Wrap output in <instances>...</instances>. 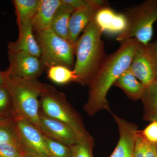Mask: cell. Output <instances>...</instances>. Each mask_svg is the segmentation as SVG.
I'll return each mask as SVG.
<instances>
[{"instance_id":"ba28073f","label":"cell","mask_w":157,"mask_h":157,"mask_svg":"<svg viewBox=\"0 0 157 157\" xmlns=\"http://www.w3.org/2000/svg\"><path fill=\"white\" fill-rule=\"evenodd\" d=\"M9 67L4 72L7 78L33 79L42 75L45 70L40 59L23 52H8Z\"/></svg>"},{"instance_id":"484cf974","label":"cell","mask_w":157,"mask_h":157,"mask_svg":"<svg viewBox=\"0 0 157 157\" xmlns=\"http://www.w3.org/2000/svg\"><path fill=\"white\" fill-rule=\"evenodd\" d=\"M63 2L76 10L91 6L94 0H62Z\"/></svg>"},{"instance_id":"ac0fdd59","label":"cell","mask_w":157,"mask_h":157,"mask_svg":"<svg viewBox=\"0 0 157 157\" xmlns=\"http://www.w3.org/2000/svg\"><path fill=\"white\" fill-rule=\"evenodd\" d=\"M74 9L63 2L56 11L52 20L50 29L59 36L69 41V21Z\"/></svg>"},{"instance_id":"8fae6325","label":"cell","mask_w":157,"mask_h":157,"mask_svg":"<svg viewBox=\"0 0 157 157\" xmlns=\"http://www.w3.org/2000/svg\"><path fill=\"white\" fill-rule=\"evenodd\" d=\"M111 114L117 124L119 137L116 147L109 157H134L135 137L139 130L138 127L113 113Z\"/></svg>"},{"instance_id":"5bb4252c","label":"cell","mask_w":157,"mask_h":157,"mask_svg":"<svg viewBox=\"0 0 157 157\" xmlns=\"http://www.w3.org/2000/svg\"><path fill=\"white\" fill-rule=\"evenodd\" d=\"M94 21L103 32L119 35L127 26L125 16L122 12L117 13L109 6L99 9L95 16Z\"/></svg>"},{"instance_id":"7402d4cb","label":"cell","mask_w":157,"mask_h":157,"mask_svg":"<svg viewBox=\"0 0 157 157\" xmlns=\"http://www.w3.org/2000/svg\"><path fill=\"white\" fill-rule=\"evenodd\" d=\"M94 139L90 135L70 147L72 157H94L93 150L94 146Z\"/></svg>"},{"instance_id":"4316f807","label":"cell","mask_w":157,"mask_h":157,"mask_svg":"<svg viewBox=\"0 0 157 157\" xmlns=\"http://www.w3.org/2000/svg\"><path fill=\"white\" fill-rule=\"evenodd\" d=\"M143 157H157V144L149 142Z\"/></svg>"},{"instance_id":"52a82bcc","label":"cell","mask_w":157,"mask_h":157,"mask_svg":"<svg viewBox=\"0 0 157 157\" xmlns=\"http://www.w3.org/2000/svg\"><path fill=\"white\" fill-rule=\"evenodd\" d=\"M130 67L145 87L156 80L157 40L145 45L140 43Z\"/></svg>"},{"instance_id":"9a60e30c","label":"cell","mask_w":157,"mask_h":157,"mask_svg":"<svg viewBox=\"0 0 157 157\" xmlns=\"http://www.w3.org/2000/svg\"><path fill=\"white\" fill-rule=\"evenodd\" d=\"M62 0H39L38 9L33 19V29L38 32L50 29L52 20Z\"/></svg>"},{"instance_id":"7a4b0ae2","label":"cell","mask_w":157,"mask_h":157,"mask_svg":"<svg viewBox=\"0 0 157 157\" xmlns=\"http://www.w3.org/2000/svg\"><path fill=\"white\" fill-rule=\"evenodd\" d=\"M103 32L94 19L85 29L76 43V60L73 68L75 82L88 86L105 57Z\"/></svg>"},{"instance_id":"277c9868","label":"cell","mask_w":157,"mask_h":157,"mask_svg":"<svg viewBox=\"0 0 157 157\" xmlns=\"http://www.w3.org/2000/svg\"><path fill=\"white\" fill-rule=\"evenodd\" d=\"M40 111L66 124L73 130L78 140L90 135L80 114L69 103L65 94L50 85L46 84L40 96Z\"/></svg>"},{"instance_id":"3957f363","label":"cell","mask_w":157,"mask_h":157,"mask_svg":"<svg viewBox=\"0 0 157 157\" xmlns=\"http://www.w3.org/2000/svg\"><path fill=\"white\" fill-rule=\"evenodd\" d=\"M5 81L11 99L12 116L26 119L40 130V97L46 83L37 78L13 79L5 76Z\"/></svg>"},{"instance_id":"5b68a950","label":"cell","mask_w":157,"mask_h":157,"mask_svg":"<svg viewBox=\"0 0 157 157\" xmlns=\"http://www.w3.org/2000/svg\"><path fill=\"white\" fill-rule=\"evenodd\" d=\"M122 13L126 18L127 26L118 35L117 41L121 43L135 38L144 45L150 42L157 21V0H146L127 8Z\"/></svg>"},{"instance_id":"2e32d148","label":"cell","mask_w":157,"mask_h":157,"mask_svg":"<svg viewBox=\"0 0 157 157\" xmlns=\"http://www.w3.org/2000/svg\"><path fill=\"white\" fill-rule=\"evenodd\" d=\"M113 86L121 89L128 99L135 101L140 100L145 87L130 67L119 77Z\"/></svg>"},{"instance_id":"7c38bea8","label":"cell","mask_w":157,"mask_h":157,"mask_svg":"<svg viewBox=\"0 0 157 157\" xmlns=\"http://www.w3.org/2000/svg\"><path fill=\"white\" fill-rule=\"evenodd\" d=\"M39 118L40 131L43 135L69 147L78 142L74 132L66 124L47 116L40 111Z\"/></svg>"},{"instance_id":"ffe728a7","label":"cell","mask_w":157,"mask_h":157,"mask_svg":"<svg viewBox=\"0 0 157 157\" xmlns=\"http://www.w3.org/2000/svg\"><path fill=\"white\" fill-rule=\"evenodd\" d=\"M7 143H18L16 122L12 115L0 116V145Z\"/></svg>"},{"instance_id":"cb8c5ba5","label":"cell","mask_w":157,"mask_h":157,"mask_svg":"<svg viewBox=\"0 0 157 157\" xmlns=\"http://www.w3.org/2000/svg\"><path fill=\"white\" fill-rule=\"evenodd\" d=\"M6 115H12L11 99L6 86L0 85V116Z\"/></svg>"},{"instance_id":"e0dca14e","label":"cell","mask_w":157,"mask_h":157,"mask_svg":"<svg viewBox=\"0 0 157 157\" xmlns=\"http://www.w3.org/2000/svg\"><path fill=\"white\" fill-rule=\"evenodd\" d=\"M140 100L143 105L144 120L157 121V79L145 86Z\"/></svg>"},{"instance_id":"6da1fadb","label":"cell","mask_w":157,"mask_h":157,"mask_svg":"<svg viewBox=\"0 0 157 157\" xmlns=\"http://www.w3.org/2000/svg\"><path fill=\"white\" fill-rule=\"evenodd\" d=\"M140 42L133 38L121 43L114 52L105 56L88 86L87 101L83 106L90 116L106 110L112 113L107 101V93L120 76L132 63Z\"/></svg>"},{"instance_id":"4fadbf2b","label":"cell","mask_w":157,"mask_h":157,"mask_svg":"<svg viewBox=\"0 0 157 157\" xmlns=\"http://www.w3.org/2000/svg\"><path fill=\"white\" fill-rule=\"evenodd\" d=\"M19 36L15 42L8 45L9 52H23L40 58L41 50L33 34V21H28L18 27Z\"/></svg>"},{"instance_id":"603a6c76","label":"cell","mask_w":157,"mask_h":157,"mask_svg":"<svg viewBox=\"0 0 157 157\" xmlns=\"http://www.w3.org/2000/svg\"><path fill=\"white\" fill-rule=\"evenodd\" d=\"M44 135L45 146L51 157H72V150L70 147Z\"/></svg>"},{"instance_id":"44dd1931","label":"cell","mask_w":157,"mask_h":157,"mask_svg":"<svg viewBox=\"0 0 157 157\" xmlns=\"http://www.w3.org/2000/svg\"><path fill=\"white\" fill-rule=\"evenodd\" d=\"M47 76L56 84L63 85L75 82L76 77L73 70L65 66H52L47 70Z\"/></svg>"},{"instance_id":"d4e9b609","label":"cell","mask_w":157,"mask_h":157,"mask_svg":"<svg viewBox=\"0 0 157 157\" xmlns=\"http://www.w3.org/2000/svg\"><path fill=\"white\" fill-rule=\"evenodd\" d=\"M140 132L149 142L157 144V121L151 122Z\"/></svg>"},{"instance_id":"f1b7e54d","label":"cell","mask_w":157,"mask_h":157,"mask_svg":"<svg viewBox=\"0 0 157 157\" xmlns=\"http://www.w3.org/2000/svg\"><path fill=\"white\" fill-rule=\"evenodd\" d=\"M0 85H5V76L3 71H0Z\"/></svg>"},{"instance_id":"9c48e42d","label":"cell","mask_w":157,"mask_h":157,"mask_svg":"<svg viewBox=\"0 0 157 157\" xmlns=\"http://www.w3.org/2000/svg\"><path fill=\"white\" fill-rule=\"evenodd\" d=\"M16 122L19 144L24 152L51 157L44 135L33 123L24 118L14 119Z\"/></svg>"},{"instance_id":"d6986e66","label":"cell","mask_w":157,"mask_h":157,"mask_svg":"<svg viewBox=\"0 0 157 157\" xmlns=\"http://www.w3.org/2000/svg\"><path fill=\"white\" fill-rule=\"evenodd\" d=\"M12 3L18 28L25 23L33 21L39 7V0H14Z\"/></svg>"},{"instance_id":"8992f818","label":"cell","mask_w":157,"mask_h":157,"mask_svg":"<svg viewBox=\"0 0 157 157\" xmlns=\"http://www.w3.org/2000/svg\"><path fill=\"white\" fill-rule=\"evenodd\" d=\"M37 39L41 50L40 60L45 70L58 65L73 70L76 44L59 36L50 29L38 32Z\"/></svg>"},{"instance_id":"30bf717a","label":"cell","mask_w":157,"mask_h":157,"mask_svg":"<svg viewBox=\"0 0 157 157\" xmlns=\"http://www.w3.org/2000/svg\"><path fill=\"white\" fill-rule=\"evenodd\" d=\"M107 6H108L107 1L94 0L91 6L76 9L73 11L69 21V42L73 45H75L80 33L94 19L97 11Z\"/></svg>"},{"instance_id":"83f0119b","label":"cell","mask_w":157,"mask_h":157,"mask_svg":"<svg viewBox=\"0 0 157 157\" xmlns=\"http://www.w3.org/2000/svg\"><path fill=\"white\" fill-rule=\"evenodd\" d=\"M22 157H46L40 155L34 154L24 152V155Z\"/></svg>"}]
</instances>
